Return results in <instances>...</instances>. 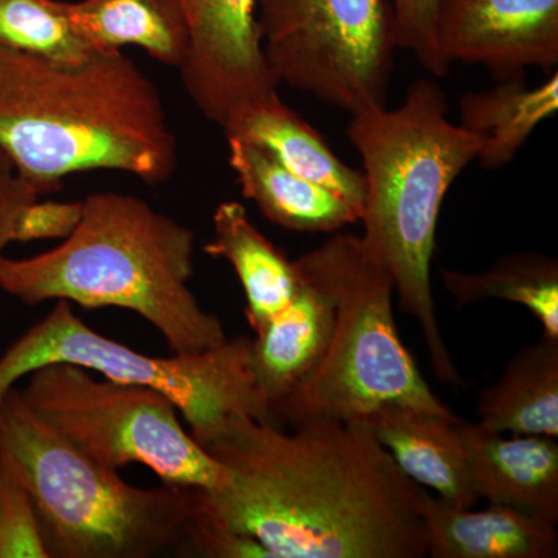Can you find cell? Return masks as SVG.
Instances as JSON below:
<instances>
[{
  "label": "cell",
  "mask_w": 558,
  "mask_h": 558,
  "mask_svg": "<svg viewBox=\"0 0 558 558\" xmlns=\"http://www.w3.org/2000/svg\"><path fill=\"white\" fill-rule=\"evenodd\" d=\"M199 446L229 473L197 488L196 520L255 539L270 558L427 557L421 501L363 418L288 432L231 414Z\"/></svg>",
  "instance_id": "cell-1"
},
{
  "label": "cell",
  "mask_w": 558,
  "mask_h": 558,
  "mask_svg": "<svg viewBox=\"0 0 558 558\" xmlns=\"http://www.w3.org/2000/svg\"><path fill=\"white\" fill-rule=\"evenodd\" d=\"M0 150L40 196L86 171L160 185L179 165L159 87L121 50L69 65L0 49Z\"/></svg>",
  "instance_id": "cell-2"
},
{
  "label": "cell",
  "mask_w": 558,
  "mask_h": 558,
  "mask_svg": "<svg viewBox=\"0 0 558 558\" xmlns=\"http://www.w3.org/2000/svg\"><path fill=\"white\" fill-rule=\"evenodd\" d=\"M193 230L132 194H90L78 227L58 247L3 259L0 290L27 304L69 301L86 310L121 307L159 330L174 354L227 340L222 323L201 306Z\"/></svg>",
  "instance_id": "cell-3"
},
{
  "label": "cell",
  "mask_w": 558,
  "mask_h": 558,
  "mask_svg": "<svg viewBox=\"0 0 558 558\" xmlns=\"http://www.w3.org/2000/svg\"><path fill=\"white\" fill-rule=\"evenodd\" d=\"M447 112L438 83L422 78L398 108L351 113L347 132L363 163V241L388 270L402 311L421 326L436 376L458 385L461 377L436 318L432 259L442 202L476 160L480 143Z\"/></svg>",
  "instance_id": "cell-4"
},
{
  "label": "cell",
  "mask_w": 558,
  "mask_h": 558,
  "mask_svg": "<svg viewBox=\"0 0 558 558\" xmlns=\"http://www.w3.org/2000/svg\"><path fill=\"white\" fill-rule=\"evenodd\" d=\"M0 451L31 490L49 556H185L197 488L132 486L50 428L21 389L0 398Z\"/></svg>",
  "instance_id": "cell-5"
},
{
  "label": "cell",
  "mask_w": 558,
  "mask_h": 558,
  "mask_svg": "<svg viewBox=\"0 0 558 558\" xmlns=\"http://www.w3.org/2000/svg\"><path fill=\"white\" fill-rule=\"evenodd\" d=\"M295 266L332 295L336 322L318 365L271 413L275 425L351 421L384 405L457 416L403 347L392 314L395 284L363 238L333 234Z\"/></svg>",
  "instance_id": "cell-6"
},
{
  "label": "cell",
  "mask_w": 558,
  "mask_h": 558,
  "mask_svg": "<svg viewBox=\"0 0 558 558\" xmlns=\"http://www.w3.org/2000/svg\"><path fill=\"white\" fill-rule=\"evenodd\" d=\"M250 344L248 337H236L194 354L153 357L101 336L76 317L69 301L58 300L0 357V398L33 371L69 363L165 392L199 442L231 414L274 424L250 366Z\"/></svg>",
  "instance_id": "cell-7"
},
{
  "label": "cell",
  "mask_w": 558,
  "mask_h": 558,
  "mask_svg": "<svg viewBox=\"0 0 558 558\" xmlns=\"http://www.w3.org/2000/svg\"><path fill=\"white\" fill-rule=\"evenodd\" d=\"M21 395L50 428L98 464H142L163 484L222 490L229 473L182 427L175 403L146 385L98 379L69 363L28 374Z\"/></svg>",
  "instance_id": "cell-8"
},
{
  "label": "cell",
  "mask_w": 558,
  "mask_h": 558,
  "mask_svg": "<svg viewBox=\"0 0 558 558\" xmlns=\"http://www.w3.org/2000/svg\"><path fill=\"white\" fill-rule=\"evenodd\" d=\"M260 46L279 84L349 113L387 106L391 0H258Z\"/></svg>",
  "instance_id": "cell-9"
},
{
  "label": "cell",
  "mask_w": 558,
  "mask_h": 558,
  "mask_svg": "<svg viewBox=\"0 0 558 558\" xmlns=\"http://www.w3.org/2000/svg\"><path fill=\"white\" fill-rule=\"evenodd\" d=\"M186 25L183 87L205 119L219 124L278 92L260 46L258 0H175Z\"/></svg>",
  "instance_id": "cell-10"
},
{
  "label": "cell",
  "mask_w": 558,
  "mask_h": 558,
  "mask_svg": "<svg viewBox=\"0 0 558 558\" xmlns=\"http://www.w3.org/2000/svg\"><path fill=\"white\" fill-rule=\"evenodd\" d=\"M436 33L447 61L497 80L558 64V0H439Z\"/></svg>",
  "instance_id": "cell-11"
},
{
  "label": "cell",
  "mask_w": 558,
  "mask_h": 558,
  "mask_svg": "<svg viewBox=\"0 0 558 558\" xmlns=\"http://www.w3.org/2000/svg\"><path fill=\"white\" fill-rule=\"evenodd\" d=\"M458 432L481 498L558 523L556 438L486 432L459 417Z\"/></svg>",
  "instance_id": "cell-12"
},
{
  "label": "cell",
  "mask_w": 558,
  "mask_h": 558,
  "mask_svg": "<svg viewBox=\"0 0 558 558\" xmlns=\"http://www.w3.org/2000/svg\"><path fill=\"white\" fill-rule=\"evenodd\" d=\"M362 418L411 480L457 508H473L480 501L459 436L458 416L384 405Z\"/></svg>",
  "instance_id": "cell-13"
},
{
  "label": "cell",
  "mask_w": 558,
  "mask_h": 558,
  "mask_svg": "<svg viewBox=\"0 0 558 558\" xmlns=\"http://www.w3.org/2000/svg\"><path fill=\"white\" fill-rule=\"evenodd\" d=\"M296 271L295 296L250 344V366L270 414L318 365L336 322L332 295L299 267Z\"/></svg>",
  "instance_id": "cell-14"
},
{
  "label": "cell",
  "mask_w": 558,
  "mask_h": 558,
  "mask_svg": "<svg viewBox=\"0 0 558 558\" xmlns=\"http://www.w3.org/2000/svg\"><path fill=\"white\" fill-rule=\"evenodd\" d=\"M427 556L433 558H554L557 526L506 506H451L425 490L421 501Z\"/></svg>",
  "instance_id": "cell-15"
},
{
  "label": "cell",
  "mask_w": 558,
  "mask_h": 558,
  "mask_svg": "<svg viewBox=\"0 0 558 558\" xmlns=\"http://www.w3.org/2000/svg\"><path fill=\"white\" fill-rule=\"evenodd\" d=\"M227 138H240L269 150L275 159L301 178L347 201L359 218L365 202V180L333 154L325 138L278 92L238 109L222 126Z\"/></svg>",
  "instance_id": "cell-16"
},
{
  "label": "cell",
  "mask_w": 558,
  "mask_h": 558,
  "mask_svg": "<svg viewBox=\"0 0 558 558\" xmlns=\"http://www.w3.org/2000/svg\"><path fill=\"white\" fill-rule=\"evenodd\" d=\"M227 145L242 194L270 222L301 233H336L359 222L347 201L290 171L269 150L240 138H227Z\"/></svg>",
  "instance_id": "cell-17"
},
{
  "label": "cell",
  "mask_w": 558,
  "mask_h": 558,
  "mask_svg": "<svg viewBox=\"0 0 558 558\" xmlns=\"http://www.w3.org/2000/svg\"><path fill=\"white\" fill-rule=\"evenodd\" d=\"M204 252L233 267L247 299L245 315L255 333L284 310L299 290L295 263L256 229L241 202H222L215 209L213 238Z\"/></svg>",
  "instance_id": "cell-18"
},
{
  "label": "cell",
  "mask_w": 558,
  "mask_h": 558,
  "mask_svg": "<svg viewBox=\"0 0 558 558\" xmlns=\"http://www.w3.org/2000/svg\"><path fill=\"white\" fill-rule=\"evenodd\" d=\"M478 427L510 435L558 436V340L542 339L517 352L476 402Z\"/></svg>",
  "instance_id": "cell-19"
},
{
  "label": "cell",
  "mask_w": 558,
  "mask_h": 558,
  "mask_svg": "<svg viewBox=\"0 0 558 558\" xmlns=\"http://www.w3.org/2000/svg\"><path fill=\"white\" fill-rule=\"evenodd\" d=\"M558 109V73L545 83L527 86L523 75L499 80L487 90L470 92L459 101V126L480 143L481 167L498 170L515 159L543 121Z\"/></svg>",
  "instance_id": "cell-20"
},
{
  "label": "cell",
  "mask_w": 558,
  "mask_h": 558,
  "mask_svg": "<svg viewBox=\"0 0 558 558\" xmlns=\"http://www.w3.org/2000/svg\"><path fill=\"white\" fill-rule=\"evenodd\" d=\"M68 9L73 28L95 53L135 46L168 68L182 64L189 35L175 0H76Z\"/></svg>",
  "instance_id": "cell-21"
},
{
  "label": "cell",
  "mask_w": 558,
  "mask_h": 558,
  "mask_svg": "<svg viewBox=\"0 0 558 558\" xmlns=\"http://www.w3.org/2000/svg\"><path fill=\"white\" fill-rule=\"evenodd\" d=\"M442 279L458 306L487 300L521 304L538 319L545 336L558 340L557 259L535 252L510 253L487 270H444Z\"/></svg>",
  "instance_id": "cell-22"
},
{
  "label": "cell",
  "mask_w": 558,
  "mask_h": 558,
  "mask_svg": "<svg viewBox=\"0 0 558 558\" xmlns=\"http://www.w3.org/2000/svg\"><path fill=\"white\" fill-rule=\"evenodd\" d=\"M0 49L69 65L95 54L73 28L64 0H0Z\"/></svg>",
  "instance_id": "cell-23"
},
{
  "label": "cell",
  "mask_w": 558,
  "mask_h": 558,
  "mask_svg": "<svg viewBox=\"0 0 558 558\" xmlns=\"http://www.w3.org/2000/svg\"><path fill=\"white\" fill-rule=\"evenodd\" d=\"M0 558H50L31 490L3 451H0Z\"/></svg>",
  "instance_id": "cell-24"
},
{
  "label": "cell",
  "mask_w": 558,
  "mask_h": 558,
  "mask_svg": "<svg viewBox=\"0 0 558 558\" xmlns=\"http://www.w3.org/2000/svg\"><path fill=\"white\" fill-rule=\"evenodd\" d=\"M398 49L414 54L429 75L442 78L450 62L440 53L436 16L439 0H391Z\"/></svg>",
  "instance_id": "cell-25"
},
{
  "label": "cell",
  "mask_w": 558,
  "mask_h": 558,
  "mask_svg": "<svg viewBox=\"0 0 558 558\" xmlns=\"http://www.w3.org/2000/svg\"><path fill=\"white\" fill-rule=\"evenodd\" d=\"M83 218V201L31 202L21 209L14 226L13 242L65 240Z\"/></svg>",
  "instance_id": "cell-26"
},
{
  "label": "cell",
  "mask_w": 558,
  "mask_h": 558,
  "mask_svg": "<svg viewBox=\"0 0 558 558\" xmlns=\"http://www.w3.org/2000/svg\"><path fill=\"white\" fill-rule=\"evenodd\" d=\"M38 197L39 191L21 178L9 157L0 150V267L7 258L5 248L13 242L21 209Z\"/></svg>",
  "instance_id": "cell-27"
}]
</instances>
